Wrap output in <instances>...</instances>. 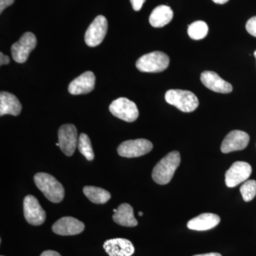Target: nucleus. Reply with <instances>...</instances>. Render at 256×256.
<instances>
[{"label": "nucleus", "instance_id": "f257e3e1", "mask_svg": "<svg viewBox=\"0 0 256 256\" xmlns=\"http://www.w3.org/2000/svg\"><path fill=\"white\" fill-rule=\"evenodd\" d=\"M181 162V156L178 151L168 153L153 169L152 176L154 182L160 185L170 183L174 176L175 171Z\"/></svg>", "mask_w": 256, "mask_h": 256}, {"label": "nucleus", "instance_id": "f03ea898", "mask_svg": "<svg viewBox=\"0 0 256 256\" xmlns=\"http://www.w3.org/2000/svg\"><path fill=\"white\" fill-rule=\"evenodd\" d=\"M34 181L37 188L48 201L56 204L63 201L65 190L63 185L54 176L47 173H37L34 178Z\"/></svg>", "mask_w": 256, "mask_h": 256}, {"label": "nucleus", "instance_id": "7ed1b4c3", "mask_svg": "<svg viewBox=\"0 0 256 256\" xmlns=\"http://www.w3.org/2000/svg\"><path fill=\"white\" fill-rule=\"evenodd\" d=\"M166 102L178 108L184 112H191L198 106V100L194 94L188 90L172 89L165 94Z\"/></svg>", "mask_w": 256, "mask_h": 256}, {"label": "nucleus", "instance_id": "20e7f679", "mask_svg": "<svg viewBox=\"0 0 256 256\" xmlns=\"http://www.w3.org/2000/svg\"><path fill=\"white\" fill-rule=\"evenodd\" d=\"M136 67L144 73H160L168 68L170 58L162 52H153L143 55L136 62Z\"/></svg>", "mask_w": 256, "mask_h": 256}, {"label": "nucleus", "instance_id": "39448f33", "mask_svg": "<svg viewBox=\"0 0 256 256\" xmlns=\"http://www.w3.org/2000/svg\"><path fill=\"white\" fill-rule=\"evenodd\" d=\"M109 110L118 118L128 122H134L139 116L136 104L126 98H119L112 101Z\"/></svg>", "mask_w": 256, "mask_h": 256}, {"label": "nucleus", "instance_id": "423d86ee", "mask_svg": "<svg viewBox=\"0 0 256 256\" xmlns=\"http://www.w3.org/2000/svg\"><path fill=\"white\" fill-rule=\"evenodd\" d=\"M36 36L32 32L24 34L20 40L12 45L11 48L12 58L18 64H23L28 60L30 53L36 46Z\"/></svg>", "mask_w": 256, "mask_h": 256}, {"label": "nucleus", "instance_id": "0eeeda50", "mask_svg": "<svg viewBox=\"0 0 256 256\" xmlns=\"http://www.w3.org/2000/svg\"><path fill=\"white\" fill-rule=\"evenodd\" d=\"M153 144L146 139L132 140L121 143L118 148V153L124 158H138L152 151Z\"/></svg>", "mask_w": 256, "mask_h": 256}, {"label": "nucleus", "instance_id": "6e6552de", "mask_svg": "<svg viewBox=\"0 0 256 256\" xmlns=\"http://www.w3.org/2000/svg\"><path fill=\"white\" fill-rule=\"evenodd\" d=\"M108 21L105 16L98 15L90 24L85 34V42L88 46L95 47L104 41L108 31Z\"/></svg>", "mask_w": 256, "mask_h": 256}, {"label": "nucleus", "instance_id": "1a4fd4ad", "mask_svg": "<svg viewBox=\"0 0 256 256\" xmlns=\"http://www.w3.org/2000/svg\"><path fill=\"white\" fill-rule=\"evenodd\" d=\"M60 148L66 156H72L76 149L78 138L76 128L72 124L60 126L58 132Z\"/></svg>", "mask_w": 256, "mask_h": 256}, {"label": "nucleus", "instance_id": "9d476101", "mask_svg": "<svg viewBox=\"0 0 256 256\" xmlns=\"http://www.w3.org/2000/svg\"><path fill=\"white\" fill-rule=\"evenodd\" d=\"M24 215L25 220L32 226H40L46 220V212L36 197L28 195L24 200Z\"/></svg>", "mask_w": 256, "mask_h": 256}, {"label": "nucleus", "instance_id": "9b49d317", "mask_svg": "<svg viewBox=\"0 0 256 256\" xmlns=\"http://www.w3.org/2000/svg\"><path fill=\"white\" fill-rule=\"evenodd\" d=\"M252 173V168L248 163L236 162L226 172V185L229 188H235L239 184L246 181Z\"/></svg>", "mask_w": 256, "mask_h": 256}, {"label": "nucleus", "instance_id": "f8f14e48", "mask_svg": "<svg viewBox=\"0 0 256 256\" xmlns=\"http://www.w3.org/2000/svg\"><path fill=\"white\" fill-rule=\"evenodd\" d=\"M250 141L248 134L242 130H233L224 138L220 150L223 153L242 150L246 148Z\"/></svg>", "mask_w": 256, "mask_h": 256}, {"label": "nucleus", "instance_id": "ddd939ff", "mask_svg": "<svg viewBox=\"0 0 256 256\" xmlns=\"http://www.w3.org/2000/svg\"><path fill=\"white\" fill-rule=\"evenodd\" d=\"M84 229V224L72 216L60 218L52 226V230L60 236L77 235L82 233Z\"/></svg>", "mask_w": 256, "mask_h": 256}, {"label": "nucleus", "instance_id": "4468645a", "mask_svg": "<svg viewBox=\"0 0 256 256\" xmlns=\"http://www.w3.org/2000/svg\"><path fill=\"white\" fill-rule=\"evenodd\" d=\"M104 248L110 256H131L134 252L132 242L126 238L109 239L104 242Z\"/></svg>", "mask_w": 256, "mask_h": 256}, {"label": "nucleus", "instance_id": "2eb2a0df", "mask_svg": "<svg viewBox=\"0 0 256 256\" xmlns=\"http://www.w3.org/2000/svg\"><path fill=\"white\" fill-rule=\"evenodd\" d=\"M96 76L92 72H86L74 79L69 84L68 92L72 95H82L90 92L95 88Z\"/></svg>", "mask_w": 256, "mask_h": 256}, {"label": "nucleus", "instance_id": "dca6fc26", "mask_svg": "<svg viewBox=\"0 0 256 256\" xmlns=\"http://www.w3.org/2000/svg\"><path fill=\"white\" fill-rule=\"evenodd\" d=\"M202 84L212 92L220 94H229L233 90L232 84L226 82L214 72H204L201 75Z\"/></svg>", "mask_w": 256, "mask_h": 256}, {"label": "nucleus", "instance_id": "f3484780", "mask_svg": "<svg viewBox=\"0 0 256 256\" xmlns=\"http://www.w3.org/2000/svg\"><path fill=\"white\" fill-rule=\"evenodd\" d=\"M220 218L214 214L204 213L192 218L188 223V228L191 230L203 232L214 228L220 223Z\"/></svg>", "mask_w": 256, "mask_h": 256}, {"label": "nucleus", "instance_id": "a211bd4d", "mask_svg": "<svg viewBox=\"0 0 256 256\" xmlns=\"http://www.w3.org/2000/svg\"><path fill=\"white\" fill-rule=\"evenodd\" d=\"M21 102L18 98L9 92H2L0 94V116L12 114L18 116L21 112Z\"/></svg>", "mask_w": 256, "mask_h": 256}, {"label": "nucleus", "instance_id": "6ab92c4d", "mask_svg": "<svg viewBox=\"0 0 256 256\" xmlns=\"http://www.w3.org/2000/svg\"><path fill=\"white\" fill-rule=\"evenodd\" d=\"M174 13L172 10L166 5H160L154 8L150 16V23L153 28H163L172 20Z\"/></svg>", "mask_w": 256, "mask_h": 256}, {"label": "nucleus", "instance_id": "aec40b11", "mask_svg": "<svg viewBox=\"0 0 256 256\" xmlns=\"http://www.w3.org/2000/svg\"><path fill=\"white\" fill-rule=\"evenodd\" d=\"M112 220L122 226L134 227L138 224L137 220L134 218L132 207L128 204L120 205L117 212L112 216Z\"/></svg>", "mask_w": 256, "mask_h": 256}, {"label": "nucleus", "instance_id": "412c9836", "mask_svg": "<svg viewBox=\"0 0 256 256\" xmlns=\"http://www.w3.org/2000/svg\"><path fill=\"white\" fill-rule=\"evenodd\" d=\"M82 192L90 202L96 204H104L107 203L111 198L110 192L96 186H84Z\"/></svg>", "mask_w": 256, "mask_h": 256}, {"label": "nucleus", "instance_id": "4be33fe9", "mask_svg": "<svg viewBox=\"0 0 256 256\" xmlns=\"http://www.w3.org/2000/svg\"><path fill=\"white\" fill-rule=\"evenodd\" d=\"M188 36L192 40H203L208 34V25L203 21L194 22L188 25Z\"/></svg>", "mask_w": 256, "mask_h": 256}, {"label": "nucleus", "instance_id": "5701e85b", "mask_svg": "<svg viewBox=\"0 0 256 256\" xmlns=\"http://www.w3.org/2000/svg\"><path fill=\"white\" fill-rule=\"evenodd\" d=\"M78 149L88 161H92L95 158L90 138L85 133H82L78 137Z\"/></svg>", "mask_w": 256, "mask_h": 256}, {"label": "nucleus", "instance_id": "b1692460", "mask_svg": "<svg viewBox=\"0 0 256 256\" xmlns=\"http://www.w3.org/2000/svg\"><path fill=\"white\" fill-rule=\"evenodd\" d=\"M240 192L244 201H252L256 196V180H248L242 184L240 188Z\"/></svg>", "mask_w": 256, "mask_h": 256}, {"label": "nucleus", "instance_id": "393cba45", "mask_svg": "<svg viewBox=\"0 0 256 256\" xmlns=\"http://www.w3.org/2000/svg\"><path fill=\"white\" fill-rule=\"evenodd\" d=\"M246 28L250 35L256 37V16H252L247 22Z\"/></svg>", "mask_w": 256, "mask_h": 256}, {"label": "nucleus", "instance_id": "a878e982", "mask_svg": "<svg viewBox=\"0 0 256 256\" xmlns=\"http://www.w3.org/2000/svg\"><path fill=\"white\" fill-rule=\"evenodd\" d=\"M146 0H130L132 9L134 11H140L142 8V5L146 2Z\"/></svg>", "mask_w": 256, "mask_h": 256}, {"label": "nucleus", "instance_id": "bb28decb", "mask_svg": "<svg viewBox=\"0 0 256 256\" xmlns=\"http://www.w3.org/2000/svg\"><path fill=\"white\" fill-rule=\"evenodd\" d=\"M14 2V0H0V12H2L4 10L11 6Z\"/></svg>", "mask_w": 256, "mask_h": 256}, {"label": "nucleus", "instance_id": "cd10ccee", "mask_svg": "<svg viewBox=\"0 0 256 256\" xmlns=\"http://www.w3.org/2000/svg\"><path fill=\"white\" fill-rule=\"evenodd\" d=\"M10 62V60L9 56L4 55L2 52H1V53H0V65H6V64H9Z\"/></svg>", "mask_w": 256, "mask_h": 256}, {"label": "nucleus", "instance_id": "c85d7f7f", "mask_svg": "<svg viewBox=\"0 0 256 256\" xmlns=\"http://www.w3.org/2000/svg\"><path fill=\"white\" fill-rule=\"evenodd\" d=\"M40 256H62L58 254V252H54V250H45L41 254Z\"/></svg>", "mask_w": 256, "mask_h": 256}, {"label": "nucleus", "instance_id": "c756f323", "mask_svg": "<svg viewBox=\"0 0 256 256\" xmlns=\"http://www.w3.org/2000/svg\"><path fill=\"white\" fill-rule=\"evenodd\" d=\"M193 256H222L218 252H210V254H200V255H195Z\"/></svg>", "mask_w": 256, "mask_h": 256}, {"label": "nucleus", "instance_id": "7c9ffc66", "mask_svg": "<svg viewBox=\"0 0 256 256\" xmlns=\"http://www.w3.org/2000/svg\"><path fill=\"white\" fill-rule=\"evenodd\" d=\"M212 1H213L214 2H215L216 4H223L226 3L227 2L229 1V0H212Z\"/></svg>", "mask_w": 256, "mask_h": 256}, {"label": "nucleus", "instance_id": "2f4dec72", "mask_svg": "<svg viewBox=\"0 0 256 256\" xmlns=\"http://www.w3.org/2000/svg\"><path fill=\"white\" fill-rule=\"evenodd\" d=\"M138 214H139V216H142L143 215V213L142 212H139V213H138Z\"/></svg>", "mask_w": 256, "mask_h": 256}, {"label": "nucleus", "instance_id": "473e14b6", "mask_svg": "<svg viewBox=\"0 0 256 256\" xmlns=\"http://www.w3.org/2000/svg\"><path fill=\"white\" fill-rule=\"evenodd\" d=\"M254 56H255L256 60V50H255V52H254Z\"/></svg>", "mask_w": 256, "mask_h": 256}, {"label": "nucleus", "instance_id": "72a5a7b5", "mask_svg": "<svg viewBox=\"0 0 256 256\" xmlns=\"http://www.w3.org/2000/svg\"><path fill=\"white\" fill-rule=\"evenodd\" d=\"M116 212H117V210H116V208H114V213H116Z\"/></svg>", "mask_w": 256, "mask_h": 256}, {"label": "nucleus", "instance_id": "f704fd0d", "mask_svg": "<svg viewBox=\"0 0 256 256\" xmlns=\"http://www.w3.org/2000/svg\"><path fill=\"white\" fill-rule=\"evenodd\" d=\"M56 146H60V143H56Z\"/></svg>", "mask_w": 256, "mask_h": 256}, {"label": "nucleus", "instance_id": "c9c22d12", "mask_svg": "<svg viewBox=\"0 0 256 256\" xmlns=\"http://www.w3.org/2000/svg\"></svg>", "mask_w": 256, "mask_h": 256}]
</instances>
